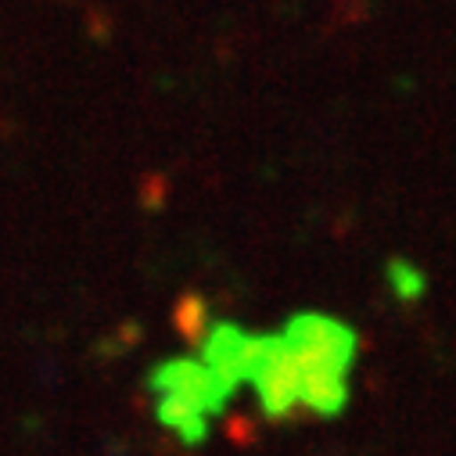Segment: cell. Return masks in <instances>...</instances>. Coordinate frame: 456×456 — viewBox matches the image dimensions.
I'll return each mask as SVG.
<instances>
[{
	"label": "cell",
	"instance_id": "3957f363",
	"mask_svg": "<svg viewBox=\"0 0 456 456\" xmlns=\"http://www.w3.org/2000/svg\"><path fill=\"white\" fill-rule=\"evenodd\" d=\"M252 385L259 388L263 410L270 417H284L295 410V403L302 399V367L291 356V349L284 346V338H281V349L252 374Z\"/></svg>",
	"mask_w": 456,
	"mask_h": 456
},
{
	"label": "cell",
	"instance_id": "52a82bcc",
	"mask_svg": "<svg viewBox=\"0 0 456 456\" xmlns=\"http://www.w3.org/2000/svg\"><path fill=\"white\" fill-rule=\"evenodd\" d=\"M176 323H180V330L187 338H205L208 334V309H205V302L194 298V295H187L176 305Z\"/></svg>",
	"mask_w": 456,
	"mask_h": 456
},
{
	"label": "cell",
	"instance_id": "5b68a950",
	"mask_svg": "<svg viewBox=\"0 0 456 456\" xmlns=\"http://www.w3.org/2000/svg\"><path fill=\"white\" fill-rule=\"evenodd\" d=\"M302 403L313 413L334 417V413L346 410V403H349V385H346V378H334V374L302 378Z\"/></svg>",
	"mask_w": 456,
	"mask_h": 456
},
{
	"label": "cell",
	"instance_id": "7a4b0ae2",
	"mask_svg": "<svg viewBox=\"0 0 456 456\" xmlns=\"http://www.w3.org/2000/svg\"><path fill=\"white\" fill-rule=\"evenodd\" d=\"M151 381H155V388L162 395H173V399L194 406L201 417L219 413L226 395H231V388H226L201 360H169V363H162L155 370Z\"/></svg>",
	"mask_w": 456,
	"mask_h": 456
},
{
	"label": "cell",
	"instance_id": "8992f818",
	"mask_svg": "<svg viewBox=\"0 0 456 456\" xmlns=\"http://www.w3.org/2000/svg\"><path fill=\"white\" fill-rule=\"evenodd\" d=\"M159 417H162V424H169L183 442H201L205 438V420L208 417H201L194 406H187V403H180V399H173V395H166L162 403H159Z\"/></svg>",
	"mask_w": 456,
	"mask_h": 456
},
{
	"label": "cell",
	"instance_id": "277c9868",
	"mask_svg": "<svg viewBox=\"0 0 456 456\" xmlns=\"http://www.w3.org/2000/svg\"><path fill=\"white\" fill-rule=\"evenodd\" d=\"M245 341L248 334H241L231 323H216L205 334V367L226 385V388H238V381H245Z\"/></svg>",
	"mask_w": 456,
	"mask_h": 456
},
{
	"label": "cell",
	"instance_id": "6da1fadb",
	"mask_svg": "<svg viewBox=\"0 0 456 456\" xmlns=\"http://www.w3.org/2000/svg\"><path fill=\"white\" fill-rule=\"evenodd\" d=\"M281 338H284V346L291 349V356L298 360L302 378H320V374L346 378L349 374L356 334L346 323H338L330 316L305 313V316H295Z\"/></svg>",
	"mask_w": 456,
	"mask_h": 456
}]
</instances>
